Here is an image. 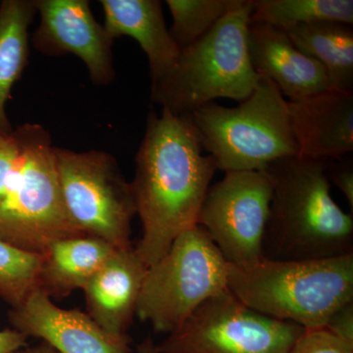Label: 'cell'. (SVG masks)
Here are the masks:
<instances>
[{
  "label": "cell",
  "mask_w": 353,
  "mask_h": 353,
  "mask_svg": "<svg viewBox=\"0 0 353 353\" xmlns=\"http://www.w3.org/2000/svg\"><path fill=\"white\" fill-rule=\"evenodd\" d=\"M305 329L261 314L229 290L208 299L157 353H289Z\"/></svg>",
  "instance_id": "cell-9"
},
{
  "label": "cell",
  "mask_w": 353,
  "mask_h": 353,
  "mask_svg": "<svg viewBox=\"0 0 353 353\" xmlns=\"http://www.w3.org/2000/svg\"><path fill=\"white\" fill-rule=\"evenodd\" d=\"M148 268L132 246L117 248L83 287L88 316L108 333L127 334Z\"/></svg>",
  "instance_id": "cell-15"
},
{
  "label": "cell",
  "mask_w": 353,
  "mask_h": 353,
  "mask_svg": "<svg viewBox=\"0 0 353 353\" xmlns=\"http://www.w3.org/2000/svg\"><path fill=\"white\" fill-rule=\"evenodd\" d=\"M39 14L32 46L48 57L74 54L85 63L92 82H113L114 39L94 19L87 0H34Z\"/></svg>",
  "instance_id": "cell-11"
},
{
  "label": "cell",
  "mask_w": 353,
  "mask_h": 353,
  "mask_svg": "<svg viewBox=\"0 0 353 353\" xmlns=\"http://www.w3.org/2000/svg\"><path fill=\"white\" fill-rule=\"evenodd\" d=\"M104 28L115 41L120 37L136 39L150 61L152 83L163 78L181 55L178 44L165 24L158 0H101Z\"/></svg>",
  "instance_id": "cell-16"
},
{
  "label": "cell",
  "mask_w": 353,
  "mask_h": 353,
  "mask_svg": "<svg viewBox=\"0 0 353 353\" xmlns=\"http://www.w3.org/2000/svg\"><path fill=\"white\" fill-rule=\"evenodd\" d=\"M14 134L19 157L0 199V240L41 255L55 241L85 234L67 212L50 132L26 123Z\"/></svg>",
  "instance_id": "cell-6"
},
{
  "label": "cell",
  "mask_w": 353,
  "mask_h": 353,
  "mask_svg": "<svg viewBox=\"0 0 353 353\" xmlns=\"http://www.w3.org/2000/svg\"><path fill=\"white\" fill-rule=\"evenodd\" d=\"M138 353H157L152 338L148 336L137 347Z\"/></svg>",
  "instance_id": "cell-29"
},
{
  "label": "cell",
  "mask_w": 353,
  "mask_h": 353,
  "mask_svg": "<svg viewBox=\"0 0 353 353\" xmlns=\"http://www.w3.org/2000/svg\"><path fill=\"white\" fill-rule=\"evenodd\" d=\"M18 157L19 143L14 134V130L9 134L0 132V199L3 196L12 176Z\"/></svg>",
  "instance_id": "cell-24"
},
{
  "label": "cell",
  "mask_w": 353,
  "mask_h": 353,
  "mask_svg": "<svg viewBox=\"0 0 353 353\" xmlns=\"http://www.w3.org/2000/svg\"><path fill=\"white\" fill-rule=\"evenodd\" d=\"M55 157L65 206L79 231L116 248L132 246L136 201L116 158L99 150L57 148Z\"/></svg>",
  "instance_id": "cell-8"
},
{
  "label": "cell",
  "mask_w": 353,
  "mask_h": 353,
  "mask_svg": "<svg viewBox=\"0 0 353 353\" xmlns=\"http://www.w3.org/2000/svg\"><path fill=\"white\" fill-rule=\"evenodd\" d=\"M325 328L334 336L353 343V301L334 311Z\"/></svg>",
  "instance_id": "cell-26"
},
{
  "label": "cell",
  "mask_w": 353,
  "mask_h": 353,
  "mask_svg": "<svg viewBox=\"0 0 353 353\" xmlns=\"http://www.w3.org/2000/svg\"><path fill=\"white\" fill-rule=\"evenodd\" d=\"M131 183L143 228L134 250L146 266L168 252L183 232L197 226L199 211L217 171L187 116L162 108L150 112L136 154Z\"/></svg>",
  "instance_id": "cell-1"
},
{
  "label": "cell",
  "mask_w": 353,
  "mask_h": 353,
  "mask_svg": "<svg viewBox=\"0 0 353 353\" xmlns=\"http://www.w3.org/2000/svg\"><path fill=\"white\" fill-rule=\"evenodd\" d=\"M248 41L253 69L271 81L288 101L334 88L326 69L299 50L282 30L250 23Z\"/></svg>",
  "instance_id": "cell-14"
},
{
  "label": "cell",
  "mask_w": 353,
  "mask_h": 353,
  "mask_svg": "<svg viewBox=\"0 0 353 353\" xmlns=\"http://www.w3.org/2000/svg\"><path fill=\"white\" fill-rule=\"evenodd\" d=\"M245 0H167L173 25L170 34L181 51L208 34Z\"/></svg>",
  "instance_id": "cell-21"
},
{
  "label": "cell",
  "mask_w": 353,
  "mask_h": 353,
  "mask_svg": "<svg viewBox=\"0 0 353 353\" xmlns=\"http://www.w3.org/2000/svg\"><path fill=\"white\" fill-rule=\"evenodd\" d=\"M252 0H245L206 34L181 51L168 74L152 83V101L185 116L218 99L245 101L261 77L248 51Z\"/></svg>",
  "instance_id": "cell-4"
},
{
  "label": "cell",
  "mask_w": 353,
  "mask_h": 353,
  "mask_svg": "<svg viewBox=\"0 0 353 353\" xmlns=\"http://www.w3.org/2000/svg\"><path fill=\"white\" fill-rule=\"evenodd\" d=\"M250 23L287 32L301 26L340 23L352 26V0H252Z\"/></svg>",
  "instance_id": "cell-20"
},
{
  "label": "cell",
  "mask_w": 353,
  "mask_h": 353,
  "mask_svg": "<svg viewBox=\"0 0 353 353\" xmlns=\"http://www.w3.org/2000/svg\"><path fill=\"white\" fill-rule=\"evenodd\" d=\"M343 158L327 160L330 182L336 185L345 196L353 210V167L352 162H343Z\"/></svg>",
  "instance_id": "cell-25"
},
{
  "label": "cell",
  "mask_w": 353,
  "mask_h": 353,
  "mask_svg": "<svg viewBox=\"0 0 353 353\" xmlns=\"http://www.w3.org/2000/svg\"><path fill=\"white\" fill-rule=\"evenodd\" d=\"M39 268V254L0 240V297L10 308L19 305L37 289Z\"/></svg>",
  "instance_id": "cell-22"
},
{
  "label": "cell",
  "mask_w": 353,
  "mask_h": 353,
  "mask_svg": "<svg viewBox=\"0 0 353 353\" xmlns=\"http://www.w3.org/2000/svg\"><path fill=\"white\" fill-rule=\"evenodd\" d=\"M230 292L261 314L303 328H325L353 301V253L314 260L263 259L246 268L230 264Z\"/></svg>",
  "instance_id": "cell-3"
},
{
  "label": "cell",
  "mask_w": 353,
  "mask_h": 353,
  "mask_svg": "<svg viewBox=\"0 0 353 353\" xmlns=\"http://www.w3.org/2000/svg\"><path fill=\"white\" fill-rule=\"evenodd\" d=\"M12 329L41 339L59 353H130V336L108 333L78 309L59 307L34 289L8 311Z\"/></svg>",
  "instance_id": "cell-12"
},
{
  "label": "cell",
  "mask_w": 353,
  "mask_h": 353,
  "mask_svg": "<svg viewBox=\"0 0 353 353\" xmlns=\"http://www.w3.org/2000/svg\"><path fill=\"white\" fill-rule=\"evenodd\" d=\"M285 32L299 50L326 69L334 88L353 92L352 26L317 23Z\"/></svg>",
  "instance_id": "cell-19"
},
{
  "label": "cell",
  "mask_w": 353,
  "mask_h": 353,
  "mask_svg": "<svg viewBox=\"0 0 353 353\" xmlns=\"http://www.w3.org/2000/svg\"><path fill=\"white\" fill-rule=\"evenodd\" d=\"M272 196L273 183L266 170L226 172L209 188L197 225L233 266L246 268L264 259Z\"/></svg>",
  "instance_id": "cell-10"
},
{
  "label": "cell",
  "mask_w": 353,
  "mask_h": 353,
  "mask_svg": "<svg viewBox=\"0 0 353 353\" xmlns=\"http://www.w3.org/2000/svg\"><path fill=\"white\" fill-rule=\"evenodd\" d=\"M289 353H353V343L326 328L305 329Z\"/></svg>",
  "instance_id": "cell-23"
},
{
  "label": "cell",
  "mask_w": 353,
  "mask_h": 353,
  "mask_svg": "<svg viewBox=\"0 0 353 353\" xmlns=\"http://www.w3.org/2000/svg\"><path fill=\"white\" fill-rule=\"evenodd\" d=\"M34 0H3L0 3V132L13 128L6 106L13 85L29 60V28L37 15Z\"/></svg>",
  "instance_id": "cell-18"
},
{
  "label": "cell",
  "mask_w": 353,
  "mask_h": 353,
  "mask_svg": "<svg viewBox=\"0 0 353 353\" xmlns=\"http://www.w3.org/2000/svg\"><path fill=\"white\" fill-rule=\"evenodd\" d=\"M116 250L108 241L88 234L55 241L39 255L37 289L51 299L83 290Z\"/></svg>",
  "instance_id": "cell-17"
},
{
  "label": "cell",
  "mask_w": 353,
  "mask_h": 353,
  "mask_svg": "<svg viewBox=\"0 0 353 353\" xmlns=\"http://www.w3.org/2000/svg\"><path fill=\"white\" fill-rule=\"evenodd\" d=\"M12 353H59L57 352L52 347H50L48 343L41 341L39 345H34V347H25L16 350Z\"/></svg>",
  "instance_id": "cell-28"
},
{
  "label": "cell",
  "mask_w": 353,
  "mask_h": 353,
  "mask_svg": "<svg viewBox=\"0 0 353 353\" xmlns=\"http://www.w3.org/2000/svg\"><path fill=\"white\" fill-rule=\"evenodd\" d=\"M28 336L14 329L0 330V353H12L27 347Z\"/></svg>",
  "instance_id": "cell-27"
},
{
  "label": "cell",
  "mask_w": 353,
  "mask_h": 353,
  "mask_svg": "<svg viewBox=\"0 0 353 353\" xmlns=\"http://www.w3.org/2000/svg\"><path fill=\"white\" fill-rule=\"evenodd\" d=\"M299 157L336 160L353 152V92L324 90L288 101Z\"/></svg>",
  "instance_id": "cell-13"
},
{
  "label": "cell",
  "mask_w": 353,
  "mask_h": 353,
  "mask_svg": "<svg viewBox=\"0 0 353 353\" xmlns=\"http://www.w3.org/2000/svg\"><path fill=\"white\" fill-rule=\"evenodd\" d=\"M229 262L197 225L148 267L136 316L158 333H173L199 306L229 290Z\"/></svg>",
  "instance_id": "cell-7"
},
{
  "label": "cell",
  "mask_w": 353,
  "mask_h": 353,
  "mask_svg": "<svg viewBox=\"0 0 353 353\" xmlns=\"http://www.w3.org/2000/svg\"><path fill=\"white\" fill-rule=\"evenodd\" d=\"M187 116L217 170L262 171L282 158L299 155L290 127L288 101L261 77L252 94L236 108L215 102Z\"/></svg>",
  "instance_id": "cell-5"
},
{
  "label": "cell",
  "mask_w": 353,
  "mask_h": 353,
  "mask_svg": "<svg viewBox=\"0 0 353 353\" xmlns=\"http://www.w3.org/2000/svg\"><path fill=\"white\" fill-rule=\"evenodd\" d=\"M265 170L273 196L264 259H326L353 253V215L331 196L327 160L296 155L276 160Z\"/></svg>",
  "instance_id": "cell-2"
}]
</instances>
